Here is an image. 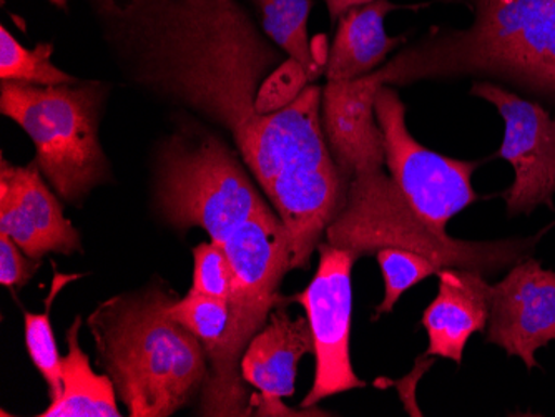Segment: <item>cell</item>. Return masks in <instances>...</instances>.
I'll return each mask as SVG.
<instances>
[{
	"label": "cell",
	"instance_id": "cell-28",
	"mask_svg": "<svg viewBox=\"0 0 555 417\" xmlns=\"http://www.w3.org/2000/svg\"><path fill=\"white\" fill-rule=\"evenodd\" d=\"M50 4H54L55 8L65 9L67 8L68 0H49Z\"/></svg>",
	"mask_w": 555,
	"mask_h": 417
},
{
	"label": "cell",
	"instance_id": "cell-23",
	"mask_svg": "<svg viewBox=\"0 0 555 417\" xmlns=\"http://www.w3.org/2000/svg\"><path fill=\"white\" fill-rule=\"evenodd\" d=\"M382 268L385 279V297L382 303L374 308L373 322L383 314L391 313L398 301L408 289L424 282L429 276L438 275L442 266L431 258L399 248H383L374 255Z\"/></svg>",
	"mask_w": 555,
	"mask_h": 417
},
{
	"label": "cell",
	"instance_id": "cell-14",
	"mask_svg": "<svg viewBox=\"0 0 555 417\" xmlns=\"http://www.w3.org/2000/svg\"><path fill=\"white\" fill-rule=\"evenodd\" d=\"M382 87L373 71L360 79L327 82L323 89L321 127L348 183L363 173L385 170V142L376 117V95Z\"/></svg>",
	"mask_w": 555,
	"mask_h": 417
},
{
	"label": "cell",
	"instance_id": "cell-24",
	"mask_svg": "<svg viewBox=\"0 0 555 417\" xmlns=\"http://www.w3.org/2000/svg\"><path fill=\"white\" fill-rule=\"evenodd\" d=\"M193 261L192 291L229 301L233 275L223 245L211 239L199 243L193 248Z\"/></svg>",
	"mask_w": 555,
	"mask_h": 417
},
{
	"label": "cell",
	"instance_id": "cell-18",
	"mask_svg": "<svg viewBox=\"0 0 555 417\" xmlns=\"http://www.w3.org/2000/svg\"><path fill=\"white\" fill-rule=\"evenodd\" d=\"M82 317L67 331L68 353L62 357V394L40 417H120L117 392L107 375H96L80 347Z\"/></svg>",
	"mask_w": 555,
	"mask_h": 417
},
{
	"label": "cell",
	"instance_id": "cell-27",
	"mask_svg": "<svg viewBox=\"0 0 555 417\" xmlns=\"http://www.w3.org/2000/svg\"><path fill=\"white\" fill-rule=\"evenodd\" d=\"M324 2H326L327 14H330L332 22H338L339 17H341L346 11H349V9L357 8V5L370 4V2H374V0H324Z\"/></svg>",
	"mask_w": 555,
	"mask_h": 417
},
{
	"label": "cell",
	"instance_id": "cell-5",
	"mask_svg": "<svg viewBox=\"0 0 555 417\" xmlns=\"http://www.w3.org/2000/svg\"><path fill=\"white\" fill-rule=\"evenodd\" d=\"M232 264L230 323L223 347L211 363L199 392V416H251L257 396L242 376V357L249 341L267 325L271 311L285 303L280 286L292 270V247L285 225L264 207L223 242Z\"/></svg>",
	"mask_w": 555,
	"mask_h": 417
},
{
	"label": "cell",
	"instance_id": "cell-7",
	"mask_svg": "<svg viewBox=\"0 0 555 417\" xmlns=\"http://www.w3.org/2000/svg\"><path fill=\"white\" fill-rule=\"evenodd\" d=\"M108 89L99 80L62 86L0 82V112L33 140L43 179L62 200L80 205L112 170L99 127Z\"/></svg>",
	"mask_w": 555,
	"mask_h": 417
},
{
	"label": "cell",
	"instance_id": "cell-8",
	"mask_svg": "<svg viewBox=\"0 0 555 417\" xmlns=\"http://www.w3.org/2000/svg\"><path fill=\"white\" fill-rule=\"evenodd\" d=\"M236 152L205 130L182 129L160 143L155 204L168 225L180 232L202 229L223 245L233 230L267 207Z\"/></svg>",
	"mask_w": 555,
	"mask_h": 417
},
{
	"label": "cell",
	"instance_id": "cell-17",
	"mask_svg": "<svg viewBox=\"0 0 555 417\" xmlns=\"http://www.w3.org/2000/svg\"><path fill=\"white\" fill-rule=\"evenodd\" d=\"M392 11L398 5L389 0H374L339 17L338 32L324 61L327 82L360 79L386 64L388 55L406 40L386 34L385 21Z\"/></svg>",
	"mask_w": 555,
	"mask_h": 417
},
{
	"label": "cell",
	"instance_id": "cell-9",
	"mask_svg": "<svg viewBox=\"0 0 555 417\" xmlns=\"http://www.w3.org/2000/svg\"><path fill=\"white\" fill-rule=\"evenodd\" d=\"M376 117L392 182L427 225L446 232L452 218L479 200L473 186L479 161L446 157L417 142L395 87L377 90Z\"/></svg>",
	"mask_w": 555,
	"mask_h": 417
},
{
	"label": "cell",
	"instance_id": "cell-11",
	"mask_svg": "<svg viewBox=\"0 0 555 417\" xmlns=\"http://www.w3.org/2000/svg\"><path fill=\"white\" fill-rule=\"evenodd\" d=\"M470 95L491 104L504 121L499 157L513 167L514 182L504 192L507 217L534 213L535 208L554 210L555 117L534 99L479 80Z\"/></svg>",
	"mask_w": 555,
	"mask_h": 417
},
{
	"label": "cell",
	"instance_id": "cell-12",
	"mask_svg": "<svg viewBox=\"0 0 555 417\" xmlns=\"http://www.w3.org/2000/svg\"><path fill=\"white\" fill-rule=\"evenodd\" d=\"M486 341L519 357L527 372L538 367L535 353L555 341V272L529 257L491 285Z\"/></svg>",
	"mask_w": 555,
	"mask_h": 417
},
{
	"label": "cell",
	"instance_id": "cell-3",
	"mask_svg": "<svg viewBox=\"0 0 555 417\" xmlns=\"http://www.w3.org/2000/svg\"><path fill=\"white\" fill-rule=\"evenodd\" d=\"M180 298L162 286L112 297L87 325L96 363L132 417H168L204 389L208 357L202 342L170 314Z\"/></svg>",
	"mask_w": 555,
	"mask_h": 417
},
{
	"label": "cell",
	"instance_id": "cell-26",
	"mask_svg": "<svg viewBox=\"0 0 555 417\" xmlns=\"http://www.w3.org/2000/svg\"><path fill=\"white\" fill-rule=\"evenodd\" d=\"M40 261L27 257L14 239L0 233V285L9 289L22 288L39 272Z\"/></svg>",
	"mask_w": 555,
	"mask_h": 417
},
{
	"label": "cell",
	"instance_id": "cell-13",
	"mask_svg": "<svg viewBox=\"0 0 555 417\" xmlns=\"http://www.w3.org/2000/svg\"><path fill=\"white\" fill-rule=\"evenodd\" d=\"M0 233L11 236L33 260L82 251L80 233L64 217L57 195L43 182L36 161L21 167L2 157Z\"/></svg>",
	"mask_w": 555,
	"mask_h": 417
},
{
	"label": "cell",
	"instance_id": "cell-25",
	"mask_svg": "<svg viewBox=\"0 0 555 417\" xmlns=\"http://www.w3.org/2000/svg\"><path fill=\"white\" fill-rule=\"evenodd\" d=\"M310 83V76L305 67L293 58H286L261 83L255 102L257 114H273L288 107Z\"/></svg>",
	"mask_w": 555,
	"mask_h": 417
},
{
	"label": "cell",
	"instance_id": "cell-21",
	"mask_svg": "<svg viewBox=\"0 0 555 417\" xmlns=\"http://www.w3.org/2000/svg\"><path fill=\"white\" fill-rule=\"evenodd\" d=\"M54 43L42 42L29 51L2 26L0 29V80L30 86H62L79 82L52 64Z\"/></svg>",
	"mask_w": 555,
	"mask_h": 417
},
{
	"label": "cell",
	"instance_id": "cell-19",
	"mask_svg": "<svg viewBox=\"0 0 555 417\" xmlns=\"http://www.w3.org/2000/svg\"><path fill=\"white\" fill-rule=\"evenodd\" d=\"M260 18L261 29L289 58L299 62L311 83L324 74L323 62L311 47L308 17L313 0H249Z\"/></svg>",
	"mask_w": 555,
	"mask_h": 417
},
{
	"label": "cell",
	"instance_id": "cell-6",
	"mask_svg": "<svg viewBox=\"0 0 555 417\" xmlns=\"http://www.w3.org/2000/svg\"><path fill=\"white\" fill-rule=\"evenodd\" d=\"M531 238L467 242L427 225L410 207L385 170L370 171L349 182L345 205L327 226L326 242L358 257H374L383 248H399L431 258L442 268H466L485 276L514 266L534 253Z\"/></svg>",
	"mask_w": 555,
	"mask_h": 417
},
{
	"label": "cell",
	"instance_id": "cell-22",
	"mask_svg": "<svg viewBox=\"0 0 555 417\" xmlns=\"http://www.w3.org/2000/svg\"><path fill=\"white\" fill-rule=\"evenodd\" d=\"M170 314L198 338L207 353L208 363H211L220 353L229 329V301L205 297L190 289L186 297L180 298L170 308Z\"/></svg>",
	"mask_w": 555,
	"mask_h": 417
},
{
	"label": "cell",
	"instance_id": "cell-4",
	"mask_svg": "<svg viewBox=\"0 0 555 417\" xmlns=\"http://www.w3.org/2000/svg\"><path fill=\"white\" fill-rule=\"evenodd\" d=\"M321 95L323 89L310 83L288 107L258 115L235 142L288 232L292 270L310 268L348 192L324 139Z\"/></svg>",
	"mask_w": 555,
	"mask_h": 417
},
{
	"label": "cell",
	"instance_id": "cell-16",
	"mask_svg": "<svg viewBox=\"0 0 555 417\" xmlns=\"http://www.w3.org/2000/svg\"><path fill=\"white\" fill-rule=\"evenodd\" d=\"M436 276L438 295L421 320L429 339L424 357L461 364L470 336L488 326L491 285L482 273L466 268H442Z\"/></svg>",
	"mask_w": 555,
	"mask_h": 417
},
{
	"label": "cell",
	"instance_id": "cell-2",
	"mask_svg": "<svg viewBox=\"0 0 555 417\" xmlns=\"http://www.w3.org/2000/svg\"><path fill=\"white\" fill-rule=\"evenodd\" d=\"M464 29L433 27L377 68L383 86L476 77L555 104V0H446Z\"/></svg>",
	"mask_w": 555,
	"mask_h": 417
},
{
	"label": "cell",
	"instance_id": "cell-20",
	"mask_svg": "<svg viewBox=\"0 0 555 417\" xmlns=\"http://www.w3.org/2000/svg\"><path fill=\"white\" fill-rule=\"evenodd\" d=\"M83 275H61L55 272L49 297L46 300L43 313H30L24 311L25 347L29 351L34 366L39 369L42 378L49 386L50 401L54 403L62 394V356L59 354L57 342H55L54 329H52V303L59 292L68 285L77 282Z\"/></svg>",
	"mask_w": 555,
	"mask_h": 417
},
{
	"label": "cell",
	"instance_id": "cell-1",
	"mask_svg": "<svg viewBox=\"0 0 555 417\" xmlns=\"http://www.w3.org/2000/svg\"><path fill=\"white\" fill-rule=\"evenodd\" d=\"M125 79L195 112L233 142L257 120L258 90L282 64L242 0H87Z\"/></svg>",
	"mask_w": 555,
	"mask_h": 417
},
{
	"label": "cell",
	"instance_id": "cell-10",
	"mask_svg": "<svg viewBox=\"0 0 555 417\" xmlns=\"http://www.w3.org/2000/svg\"><path fill=\"white\" fill-rule=\"evenodd\" d=\"M320 263L310 285L288 303L301 304L307 311L313 335L314 379L302 400V409H313L326 398L351 389L366 388L352 369L349 354L352 313V266L358 255L336 248L327 242L318 247Z\"/></svg>",
	"mask_w": 555,
	"mask_h": 417
},
{
	"label": "cell",
	"instance_id": "cell-15",
	"mask_svg": "<svg viewBox=\"0 0 555 417\" xmlns=\"http://www.w3.org/2000/svg\"><path fill=\"white\" fill-rule=\"evenodd\" d=\"M285 303L271 311L267 325L249 341L242 357L243 379L261 394L255 403L260 416H286L278 409L280 400L295 394L298 363L313 353L308 317L289 316Z\"/></svg>",
	"mask_w": 555,
	"mask_h": 417
}]
</instances>
